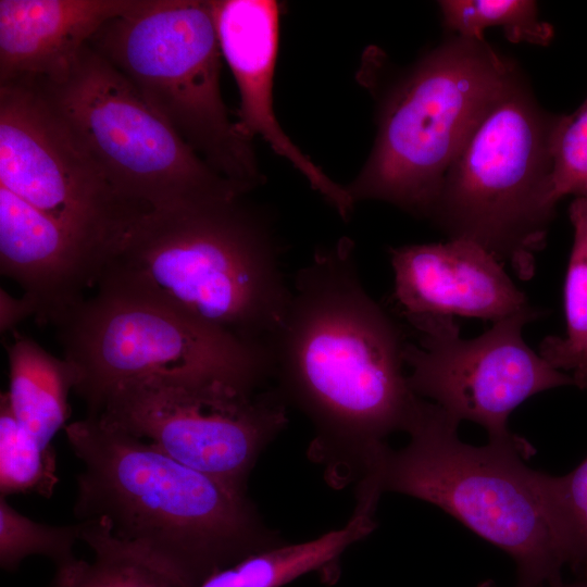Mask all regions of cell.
I'll return each instance as SVG.
<instances>
[{"mask_svg": "<svg viewBox=\"0 0 587 587\" xmlns=\"http://www.w3.org/2000/svg\"><path fill=\"white\" fill-rule=\"evenodd\" d=\"M222 55L228 63L240 95L239 122L250 139L262 137L289 161L344 218L354 201L346 187L332 180L289 139L273 108L280 4L273 0H211Z\"/></svg>", "mask_w": 587, "mask_h": 587, "instance_id": "cell-14", "label": "cell"}, {"mask_svg": "<svg viewBox=\"0 0 587 587\" xmlns=\"http://www.w3.org/2000/svg\"><path fill=\"white\" fill-rule=\"evenodd\" d=\"M569 216L573 243L563 289L566 333L546 337L539 353L555 369L573 374L587 360V198H574Z\"/></svg>", "mask_w": 587, "mask_h": 587, "instance_id": "cell-19", "label": "cell"}, {"mask_svg": "<svg viewBox=\"0 0 587 587\" xmlns=\"http://www.w3.org/2000/svg\"><path fill=\"white\" fill-rule=\"evenodd\" d=\"M55 327L87 415L130 382L215 378L262 388L272 379L266 348L135 297L97 290Z\"/></svg>", "mask_w": 587, "mask_h": 587, "instance_id": "cell-9", "label": "cell"}, {"mask_svg": "<svg viewBox=\"0 0 587 587\" xmlns=\"http://www.w3.org/2000/svg\"><path fill=\"white\" fill-rule=\"evenodd\" d=\"M438 7L444 26L460 37L483 40L484 30L495 26L514 43L545 47L553 38L552 26L532 0H442Z\"/></svg>", "mask_w": 587, "mask_h": 587, "instance_id": "cell-20", "label": "cell"}, {"mask_svg": "<svg viewBox=\"0 0 587 587\" xmlns=\"http://www.w3.org/2000/svg\"><path fill=\"white\" fill-rule=\"evenodd\" d=\"M8 359L10 409L28 434L50 446L70 416L68 395L75 389L76 372L64 358L17 333L8 347Z\"/></svg>", "mask_w": 587, "mask_h": 587, "instance_id": "cell-18", "label": "cell"}, {"mask_svg": "<svg viewBox=\"0 0 587 587\" xmlns=\"http://www.w3.org/2000/svg\"><path fill=\"white\" fill-rule=\"evenodd\" d=\"M104 259L0 185V270L17 283L40 323L57 326L97 285Z\"/></svg>", "mask_w": 587, "mask_h": 587, "instance_id": "cell-15", "label": "cell"}, {"mask_svg": "<svg viewBox=\"0 0 587 587\" xmlns=\"http://www.w3.org/2000/svg\"><path fill=\"white\" fill-rule=\"evenodd\" d=\"M27 82L115 191L138 210H172L248 193L213 171L88 43L66 71Z\"/></svg>", "mask_w": 587, "mask_h": 587, "instance_id": "cell-8", "label": "cell"}, {"mask_svg": "<svg viewBox=\"0 0 587 587\" xmlns=\"http://www.w3.org/2000/svg\"><path fill=\"white\" fill-rule=\"evenodd\" d=\"M405 335L366 291L341 239L301 267L267 349L287 405L311 422L310 455L335 487L359 482L405 432L421 400L404 373Z\"/></svg>", "mask_w": 587, "mask_h": 587, "instance_id": "cell-1", "label": "cell"}, {"mask_svg": "<svg viewBox=\"0 0 587 587\" xmlns=\"http://www.w3.org/2000/svg\"><path fill=\"white\" fill-rule=\"evenodd\" d=\"M519 74L485 39L451 35L383 92L372 152L346 187L430 220L447 171Z\"/></svg>", "mask_w": 587, "mask_h": 587, "instance_id": "cell-5", "label": "cell"}, {"mask_svg": "<svg viewBox=\"0 0 587 587\" xmlns=\"http://www.w3.org/2000/svg\"><path fill=\"white\" fill-rule=\"evenodd\" d=\"M548 587H587V577L579 578L578 582L573 584L563 585L562 583L554 586H548Z\"/></svg>", "mask_w": 587, "mask_h": 587, "instance_id": "cell-28", "label": "cell"}, {"mask_svg": "<svg viewBox=\"0 0 587 587\" xmlns=\"http://www.w3.org/2000/svg\"><path fill=\"white\" fill-rule=\"evenodd\" d=\"M0 185L104 261L146 214L115 191L38 88L26 80L0 85Z\"/></svg>", "mask_w": 587, "mask_h": 587, "instance_id": "cell-12", "label": "cell"}, {"mask_svg": "<svg viewBox=\"0 0 587 587\" xmlns=\"http://www.w3.org/2000/svg\"><path fill=\"white\" fill-rule=\"evenodd\" d=\"M378 501L370 491H358L353 512L342 527L311 540L285 542L252 554L215 572L197 587H283L335 566L342 553L374 530Z\"/></svg>", "mask_w": 587, "mask_h": 587, "instance_id": "cell-17", "label": "cell"}, {"mask_svg": "<svg viewBox=\"0 0 587 587\" xmlns=\"http://www.w3.org/2000/svg\"><path fill=\"white\" fill-rule=\"evenodd\" d=\"M0 309L1 333L12 330L30 315L35 316V307L27 297L23 295L22 298H14L3 289L0 292Z\"/></svg>", "mask_w": 587, "mask_h": 587, "instance_id": "cell-26", "label": "cell"}, {"mask_svg": "<svg viewBox=\"0 0 587 587\" xmlns=\"http://www.w3.org/2000/svg\"><path fill=\"white\" fill-rule=\"evenodd\" d=\"M59 482L57 452L28 434L14 417L5 392L0 399V497L37 494L49 498Z\"/></svg>", "mask_w": 587, "mask_h": 587, "instance_id": "cell-22", "label": "cell"}, {"mask_svg": "<svg viewBox=\"0 0 587 587\" xmlns=\"http://www.w3.org/2000/svg\"><path fill=\"white\" fill-rule=\"evenodd\" d=\"M572 377L575 382V386L587 390V360L575 373L572 374Z\"/></svg>", "mask_w": 587, "mask_h": 587, "instance_id": "cell-27", "label": "cell"}, {"mask_svg": "<svg viewBox=\"0 0 587 587\" xmlns=\"http://www.w3.org/2000/svg\"><path fill=\"white\" fill-rule=\"evenodd\" d=\"M80 525V540L95 552V560L77 558L57 566L49 587H180L114 545L88 522Z\"/></svg>", "mask_w": 587, "mask_h": 587, "instance_id": "cell-21", "label": "cell"}, {"mask_svg": "<svg viewBox=\"0 0 587 587\" xmlns=\"http://www.w3.org/2000/svg\"><path fill=\"white\" fill-rule=\"evenodd\" d=\"M80 539L79 523L52 526L35 522L12 508L0 497V564L15 571L29 555L50 558L55 566L73 559L74 544Z\"/></svg>", "mask_w": 587, "mask_h": 587, "instance_id": "cell-23", "label": "cell"}, {"mask_svg": "<svg viewBox=\"0 0 587 587\" xmlns=\"http://www.w3.org/2000/svg\"><path fill=\"white\" fill-rule=\"evenodd\" d=\"M459 424L421 398L409 442L389 447L369 475L382 492L432 503L505 551L517 587L561 584L567 551L551 475L524 463L530 448L520 437L475 447L460 440Z\"/></svg>", "mask_w": 587, "mask_h": 587, "instance_id": "cell-4", "label": "cell"}, {"mask_svg": "<svg viewBox=\"0 0 587 587\" xmlns=\"http://www.w3.org/2000/svg\"><path fill=\"white\" fill-rule=\"evenodd\" d=\"M83 462L74 514L180 587L285 544L248 494L98 416L65 426Z\"/></svg>", "mask_w": 587, "mask_h": 587, "instance_id": "cell-2", "label": "cell"}, {"mask_svg": "<svg viewBox=\"0 0 587 587\" xmlns=\"http://www.w3.org/2000/svg\"><path fill=\"white\" fill-rule=\"evenodd\" d=\"M555 117L519 73L450 165L430 216L449 239L482 246L522 279L535 274L555 213L550 197Z\"/></svg>", "mask_w": 587, "mask_h": 587, "instance_id": "cell-6", "label": "cell"}, {"mask_svg": "<svg viewBox=\"0 0 587 587\" xmlns=\"http://www.w3.org/2000/svg\"><path fill=\"white\" fill-rule=\"evenodd\" d=\"M88 46L217 174L246 192L262 182L252 139L229 120L209 1L145 0Z\"/></svg>", "mask_w": 587, "mask_h": 587, "instance_id": "cell-7", "label": "cell"}, {"mask_svg": "<svg viewBox=\"0 0 587 587\" xmlns=\"http://www.w3.org/2000/svg\"><path fill=\"white\" fill-rule=\"evenodd\" d=\"M243 197L141 215L107 259L98 290L166 307L267 349L291 286L270 217Z\"/></svg>", "mask_w": 587, "mask_h": 587, "instance_id": "cell-3", "label": "cell"}, {"mask_svg": "<svg viewBox=\"0 0 587 587\" xmlns=\"http://www.w3.org/2000/svg\"><path fill=\"white\" fill-rule=\"evenodd\" d=\"M145 0H0V85L66 71L110 20Z\"/></svg>", "mask_w": 587, "mask_h": 587, "instance_id": "cell-16", "label": "cell"}, {"mask_svg": "<svg viewBox=\"0 0 587 587\" xmlns=\"http://www.w3.org/2000/svg\"><path fill=\"white\" fill-rule=\"evenodd\" d=\"M544 314L534 307L471 339L460 336L453 317L407 321L417 339L407 342L403 354L410 388L459 423L483 426L489 441L515 439L508 429L513 410L536 394L575 385L571 374L552 366L523 338L525 325Z\"/></svg>", "mask_w": 587, "mask_h": 587, "instance_id": "cell-11", "label": "cell"}, {"mask_svg": "<svg viewBox=\"0 0 587 587\" xmlns=\"http://www.w3.org/2000/svg\"><path fill=\"white\" fill-rule=\"evenodd\" d=\"M550 197L587 198V98L571 114L557 115L551 134Z\"/></svg>", "mask_w": 587, "mask_h": 587, "instance_id": "cell-24", "label": "cell"}, {"mask_svg": "<svg viewBox=\"0 0 587 587\" xmlns=\"http://www.w3.org/2000/svg\"><path fill=\"white\" fill-rule=\"evenodd\" d=\"M388 253L392 299L405 321L459 315L496 323L534 308L503 263L473 241L407 245Z\"/></svg>", "mask_w": 587, "mask_h": 587, "instance_id": "cell-13", "label": "cell"}, {"mask_svg": "<svg viewBox=\"0 0 587 587\" xmlns=\"http://www.w3.org/2000/svg\"><path fill=\"white\" fill-rule=\"evenodd\" d=\"M98 416L178 462L247 494L249 476L288 423L275 387L215 378H151L113 388Z\"/></svg>", "mask_w": 587, "mask_h": 587, "instance_id": "cell-10", "label": "cell"}, {"mask_svg": "<svg viewBox=\"0 0 587 587\" xmlns=\"http://www.w3.org/2000/svg\"><path fill=\"white\" fill-rule=\"evenodd\" d=\"M551 485L563 527L567 565L587 577V458L563 476H552Z\"/></svg>", "mask_w": 587, "mask_h": 587, "instance_id": "cell-25", "label": "cell"}]
</instances>
